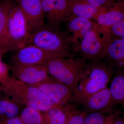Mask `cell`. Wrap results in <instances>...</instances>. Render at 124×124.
<instances>
[{
	"label": "cell",
	"instance_id": "obj_1",
	"mask_svg": "<svg viewBox=\"0 0 124 124\" xmlns=\"http://www.w3.org/2000/svg\"><path fill=\"white\" fill-rule=\"evenodd\" d=\"M114 72V69L104 60L88 62L70 101L78 103L108 87Z\"/></svg>",
	"mask_w": 124,
	"mask_h": 124
},
{
	"label": "cell",
	"instance_id": "obj_2",
	"mask_svg": "<svg viewBox=\"0 0 124 124\" xmlns=\"http://www.w3.org/2000/svg\"><path fill=\"white\" fill-rule=\"evenodd\" d=\"M29 44L54 54L59 58L72 57L75 55L64 32L59 27L45 23L31 33L28 42Z\"/></svg>",
	"mask_w": 124,
	"mask_h": 124
},
{
	"label": "cell",
	"instance_id": "obj_3",
	"mask_svg": "<svg viewBox=\"0 0 124 124\" xmlns=\"http://www.w3.org/2000/svg\"><path fill=\"white\" fill-rule=\"evenodd\" d=\"M0 82L5 93L18 100L24 106L30 107L42 112L55 106L47 96L35 86L8 76Z\"/></svg>",
	"mask_w": 124,
	"mask_h": 124
},
{
	"label": "cell",
	"instance_id": "obj_4",
	"mask_svg": "<svg viewBox=\"0 0 124 124\" xmlns=\"http://www.w3.org/2000/svg\"><path fill=\"white\" fill-rule=\"evenodd\" d=\"M110 40L107 29L94 22L90 30L72 47L75 55L88 62L104 60Z\"/></svg>",
	"mask_w": 124,
	"mask_h": 124
},
{
	"label": "cell",
	"instance_id": "obj_5",
	"mask_svg": "<svg viewBox=\"0 0 124 124\" xmlns=\"http://www.w3.org/2000/svg\"><path fill=\"white\" fill-rule=\"evenodd\" d=\"M88 62L80 58H59L49 60L44 64L51 77L68 86L73 93Z\"/></svg>",
	"mask_w": 124,
	"mask_h": 124
},
{
	"label": "cell",
	"instance_id": "obj_6",
	"mask_svg": "<svg viewBox=\"0 0 124 124\" xmlns=\"http://www.w3.org/2000/svg\"><path fill=\"white\" fill-rule=\"evenodd\" d=\"M30 31L26 18L17 5H14L10 13L1 54L17 51L27 45Z\"/></svg>",
	"mask_w": 124,
	"mask_h": 124
},
{
	"label": "cell",
	"instance_id": "obj_7",
	"mask_svg": "<svg viewBox=\"0 0 124 124\" xmlns=\"http://www.w3.org/2000/svg\"><path fill=\"white\" fill-rule=\"evenodd\" d=\"M59 58L56 55L39 47L29 44L16 51L11 59L12 65L44 64L49 60Z\"/></svg>",
	"mask_w": 124,
	"mask_h": 124
},
{
	"label": "cell",
	"instance_id": "obj_8",
	"mask_svg": "<svg viewBox=\"0 0 124 124\" xmlns=\"http://www.w3.org/2000/svg\"><path fill=\"white\" fill-rule=\"evenodd\" d=\"M32 86L39 89L57 106L69 104L73 95V91L69 87L50 76Z\"/></svg>",
	"mask_w": 124,
	"mask_h": 124
},
{
	"label": "cell",
	"instance_id": "obj_9",
	"mask_svg": "<svg viewBox=\"0 0 124 124\" xmlns=\"http://www.w3.org/2000/svg\"><path fill=\"white\" fill-rule=\"evenodd\" d=\"M10 69L12 77L31 85L42 82L50 76L45 64L12 65Z\"/></svg>",
	"mask_w": 124,
	"mask_h": 124
},
{
	"label": "cell",
	"instance_id": "obj_10",
	"mask_svg": "<svg viewBox=\"0 0 124 124\" xmlns=\"http://www.w3.org/2000/svg\"><path fill=\"white\" fill-rule=\"evenodd\" d=\"M78 103L81 105L83 111L86 113H104L111 112L116 104L108 87L86 97Z\"/></svg>",
	"mask_w": 124,
	"mask_h": 124
},
{
	"label": "cell",
	"instance_id": "obj_11",
	"mask_svg": "<svg viewBox=\"0 0 124 124\" xmlns=\"http://www.w3.org/2000/svg\"><path fill=\"white\" fill-rule=\"evenodd\" d=\"M41 3L48 24L59 27L71 16L67 0H41Z\"/></svg>",
	"mask_w": 124,
	"mask_h": 124
},
{
	"label": "cell",
	"instance_id": "obj_12",
	"mask_svg": "<svg viewBox=\"0 0 124 124\" xmlns=\"http://www.w3.org/2000/svg\"><path fill=\"white\" fill-rule=\"evenodd\" d=\"M16 0L26 18L31 34L45 23L41 0Z\"/></svg>",
	"mask_w": 124,
	"mask_h": 124
},
{
	"label": "cell",
	"instance_id": "obj_13",
	"mask_svg": "<svg viewBox=\"0 0 124 124\" xmlns=\"http://www.w3.org/2000/svg\"><path fill=\"white\" fill-rule=\"evenodd\" d=\"M67 23V31L64 32L72 47L91 29L94 22L83 17L71 16Z\"/></svg>",
	"mask_w": 124,
	"mask_h": 124
},
{
	"label": "cell",
	"instance_id": "obj_14",
	"mask_svg": "<svg viewBox=\"0 0 124 124\" xmlns=\"http://www.w3.org/2000/svg\"><path fill=\"white\" fill-rule=\"evenodd\" d=\"M124 19V2L119 0L110 7L102 9L95 18L96 23L108 28Z\"/></svg>",
	"mask_w": 124,
	"mask_h": 124
},
{
	"label": "cell",
	"instance_id": "obj_15",
	"mask_svg": "<svg viewBox=\"0 0 124 124\" xmlns=\"http://www.w3.org/2000/svg\"><path fill=\"white\" fill-rule=\"evenodd\" d=\"M104 60L114 71L124 72V39L108 41Z\"/></svg>",
	"mask_w": 124,
	"mask_h": 124
},
{
	"label": "cell",
	"instance_id": "obj_16",
	"mask_svg": "<svg viewBox=\"0 0 124 124\" xmlns=\"http://www.w3.org/2000/svg\"><path fill=\"white\" fill-rule=\"evenodd\" d=\"M67 0L71 16L83 17L90 20L95 19L101 10L85 0Z\"/></svg>",
	"mask_w": 124,
	"mask_h": 124
},
{
	"label": "cell",
	"instance_id": "obj_17",
	"mask_svg": "<svg viewBox=\"0 0 124 124\" xmlns=\"http://www.w3.org/2000/svg\"><path fill=\"white\" fill-rule=\"evenodd\" d=\"M24 106L14 98L6 94L0 96V120L19 116Z\"/></svg>",
	"mask_w": 124,
	"mask_h": 124
},
{
	"label": "cell",
	"instance_id": "obj_18",
	"mask_svg": "<svg viewBox=\"0 0 124 124\" xmlns=\"http://www.w3.org/2000/svg\"><path fill=\"white\" fill-rule=\"evenodd\" d=\"M75 107L69 104L57 106L43 112L46 124H66L69 113Z\"/></svg>",
	"mask_w": 124,
	"mask_h": 124
},
{
	"label": "cell",
	"instance_id": "obj_19",
	"mask_svg": "<svg viewBox=\"0 0 124 124\" xmlns=\"http://www.w3.org/2000/svg\"><path fill=\"white\" fill-rule=\"evenodd\" d=\"M109 88L115 104L124 105V72L116 71Z\"/></svg>",
	"mask_w": 124,
	"mask_h": 124
},
{
	"label": "cell",
	"instance_id": "obj_20",
	"mask_svg": "<svg viewBox=\"0 0 124 124\" xmlns=\"http://www.w3.org/2000/svg\"><path fill=\"white\" fill-rule=\"evenodd\" d=\"M14 6L11 0H3L0 2V53L6 30L11 9Z\"/></svg>",
	"mask_w": 124,
	"mask_h": 124
},
{
	"label": "cell",
	"instance_id": "obj_21",
	"mask_svg": "<svg viewBox=\"0 0 124 124\" xmlns=\"http://www.w3.org/2000/svg\"><path fill=\"white\" fill-rule=\"evenodd\" d=\"M19 116L24 124H47L43 112L27 106Z\"/></svg>",
	"mask_w": 124,
	"mask_h": 124
},
{
	"label": "cell",
	"instance_id": "obj_22",
	"mask_svg": "<svg viewBox=\"0 0 124 124\" xmlns=\"http://www.w3.org/2000/svg\"><path fill=\"white\" fill-rule=\"evenodd\" d=\"M116 117L112 114L107 116L105 113L100 112L86 113L84 124H111Z\"/></svg>",
	"mask_w": 124,
	"mask_h": 124
},
{
	"label": "cell",
	"instance_id": "obj_23",
	"mask_svg": "<svg viewBox=\"0 0 124 124\" xmlns=\"http://www.w3.org/2000/svg\"><path fill=\"white\" fill-rule=\"evenodd\" d=\"M107 29L110 39H124V19Z\"/></svg>",
	"mask_w": 124,
	"mask_h": 124
},
{
	"label": "cell",
	"instance_id": "obj_24",
	"mask_svg": "<svg viewBox=\"0 0 124 124\" xmlns=\"http://www.w3.org/2000/svg\"><path fill=\"white\" fill-rule=\"evenodd\" d=\"M86 113L74 108L69 113L66 124H84Z\"/></svg>",
	"mask_w": 124,
	"mask_h": 124
},
{
	"label": "cell",
	"instance_id": "obj_25",
	"mask_svg": "<svg viewBox=\"0 0 124 124\" xmlns=\"http://www.w3.org/2000/svg\"><path fill=\"white\" fill-rule=\"evenodd\" d=\"M93 6L100 9L106 8L113 4L116 0H85Z\"/></svg>",
	"mask_w": 124,
	"mask_h": 124
},
{
	"label": "cell",
	"instance_id": "obj_26",
	"mask_svg": "<svg viewBox=\"0 0 124 124\" xmlns=\"http://www.w3.org/2000/svg\"><path fill=\"white\" fill-rule=\"evenodd\" d=\"M0 124H24L19 116L6 119L0 120Z\"/></svg>",
	"mask_w": 124,
	"mask_h": 124
},
{
	"label": "cell",
	"instance_id": "obj_27",
	"mask_svg": "<svg viewBox=\"0 0 124 124\" xmlns=\"http://www.w3.org/2000/svg\"><path fill=\"white\" fill-rule=\"evenodd\" d=\"M111 124H124V117H116L115 119Z\"/></svg>",
	"mask_w": 124,
	"mask_h": 124
},
{
	"label": "cell",
	"instance_id": "obj_28",
	"mask_svg": "<svg viewBox=\"0 0 124 124\" xmlns=\"http://www.w3.org/2000/svg\"><path fill=\"white\" fill-rule=\"evenodd\" d=\"M3 91V88H2V85H1V86H0V96L1 95V91Z\"/></svg>",
	"mask_w": 124,
	"mask_h": 124
},
{
	"label": "cell",
	"instance_id": "obj_29",
	"mask_svg": "<svg viewBox=\"0 0 124 124\" xmlns=\"http://www.w3.org/2000/svg\"><path fill=\"white\" fill-rule=\"evenodd\" d=\"M1 54L0 53V62H1Z\"/></svg>",
	"mask_w": 124,
	"mask_h": 124
},
{
	"label": "cell",
	"instance_id": "obj_30",
	"mask_svg": "<svg viewBox=\"0 0 124 124\" xmlns=\"http://www.w3.org/2000/svg\"><path fill=\"white\" fill-rule=\"evenodd\" d=\"M123 0V1H124V0Z\"/></svg>",
	"mask_w": 124,
	"mask_h": 124
}]
</instances>
